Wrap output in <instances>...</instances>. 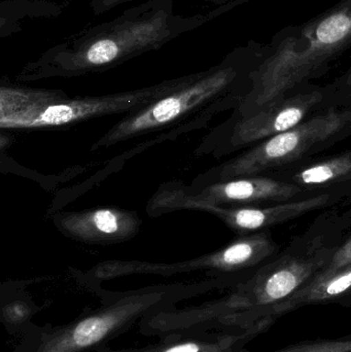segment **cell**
I'll return each instance as SVG.
<instances>
[{"label": "cell", "instance_id": "obj_1", "mask_svg": "<svg viewBox=\"0 0 351 352\" xmlns=\"http://www.w3.org/2000/svg\"><path fill=\"white\" fill-rule=\"evenodd\" d=\"M226 12L220 6L206 14H177L173 0H146L109 22L80 31L45 51L30 69L37 74H76L117 65L156 51Z\"/></svg>", "mask_w": 351, "mask_h": 352}, {"label": "cell", "instance_id": "obj_2", "mask_svg": "<svg viewBox=\"0 0 351 352\" xmlns=\"http://www.w3.org/2000/svg\"><path fill=\"white\" fill-rule=\"evenodd\" d=\"M351 47V0L280 32L267 47L260 80L271 89L302 80Z\"/></svg>", "mask_w": 351, "mask_h": 352}, {"label": "cell", "instance_id": "obj_3", "mask_svg": "<svg viewBox=\"0 0 351 352\" xmlns=\"http://www.w3.org/2000/svg\"><path fill=\"white\" fill-rule=\"evenodd\" d=\"M234 76L232 67H223L206 74H198L196 80L193 76L177 92L155 103L121 129L124 134H129L168 123L220 92Z\"/></svg>", "mask_w": 351, "mask_h": 352}, {"label": "cell", "instance_id": "obj_4", "mask_svg": "<svg viewBox=\"0 0 351 352\" xmlns=\"http://www.w3.org/2000/svg\"><path fill=\"white\" fill-rule=\"evenodd\" d=\"M337 125L334 120H319L311 122L302 128H294L290 131L273 136L249 157V167L259 170L266 165L290 160L309 148L310 144L325 138L327 134L335 130Z\"/></svg>", "mask_w": 351, "mask_h": 352}, {"label": "cell", "instance_id": "obj_5", "mask_svg": "<svg viewBox=\"0 0 351 352\" xmlns=\"http://www.w3.org/2000/svg\"><path fill=\"white\" fill-rule=\"evenodd\" d=\"M310 273L311 266L305 263H292L280 267L258 283L256 303L271 304L286 299L301 287Z\"/></svg>", "mask_w": 351, "mask_h": 352}, {"label": "cell", "instance_id": "obj_6", "mask_svg": "<svg viewBox=\"0 0 351 352\" xmlns=\"http://www.w3.org/2000/svg\"><path fill=\"white\" fill-rule=\"evenodd\" d=\"M294 192V188L270 179H241L229 182L220 192L232 201H259L265 199L284 198Z\"/></svg>", "mask_w": 351, "mask_h": 352}, {"label": "cell", "instance_id": "obj_7", "mask_svg": "<svg viewBox=\"0 0 351 352\" xmlns=\"http://www.w3.org/2000/svg\"><path fill=\"white\" fill-rule=\"evenodd\" d=\"M351 291V264L336 270H328L326 275L313 281L310 285L298 292L295 303L305 301H321L346 295Z\"/></svg>", "mask_w": 351, "mask_h": 352}, {"label": "cell", "instance_id": "obj_8", "mask_svg": "<svg viewBox=\"0 0 351 352\" xmlns=\"http://www.w3.org/2000/svg\"><path fill=\"white\" fill-rule=\"evenodd\" d=\"M305 109L301 104H288L284 109L272 111L269 115L256 118L253 128L256 138L266 135H278L296 128L304 117Z\"/></svg>", "mask_w": 351, "mask_h": 352}, {"label": "cell", "instance_id": "obj_9", "mask_svg": "<svg viewBox=\"0 0 351 352\" xmlns=\"http://www.w3.org/2000/svg\"><path fill=\"white\" fill-rule=\"evenodd\" d=\"M302 205H291V206L272 208L270 210H261V209H241L233 214L234 223L239 228L247 230H256L263 227L266 223L276 221L278 217H284V212H293L300 209Z\"/></svg>", "mask_w": 351, "mask_h": 352}, {"label": "cell", "instance_id": "obj_10", "mask_svg": "<svg viewBox=\"0 0 351 352\" xmlns=\"http://www.w3.org/2000/svg\"><path fill=\"white\" fill-rule=\"evenodd\" d=\"M113 318H93L80 322L72 335V342L78 347L89 346L98 342L113 326Z\"/></svg>", "mask_w": 351, "mask_h": 352}, {"label": "cell", "instance_id": "obj_11", "mask_svg": "<svg viewBox=\"0 0 351 352\" xmlns=\"http://www.w3.org/2000/svg\"><path fill=\"white\" fill-rule=\"evenodd\" d=\"M351 169V160L331 161L310 167L299 175V180L305 184H321L330 182L334 178L346 175Z\"/></svg>", "mask_w": 351, "mask_h": 352}, {"label": "cell", "instance_id": "obj_12", "mask_svg": "<svg viewBox=\"0 0 351 352\" xmlns=\"http://www.w3.org/2000/svg\"><path fill=\"white\" fill-rule=\"evenodd\" d=\"M261 242L260 240L237 242L223 252L218 263L224 266L234 267L247 264L253 258H259L260 252L263 248Z\"/></svg>", "mask_w": 351, "mask_h": 352}, {"label": "cell", "instance_id": "obj_13", "mask_svg": "<svg viewBox=\"0 0 351 352\" xmlns=\"http://www.w3.org/2000/svg\"><path fill=\"white\" fill-rule=\"evenodd\" d=\"M95 227L105 234L115 233L119 229V221L117 215L113 211L102 209L96 211L93 215Z\"/></svg>", "mask_w": 351, "mask_h": 352}, {"label": "cell", "instance_id": "obj_14", "mask_svg": "<svg viewBox=\"0 0 351 352\" xmlns=\"http://www.w3.org/2000/svg\"><path fill=\"white\" fill-rule=\"evenodd\" d=\"M130 1L132 0H91V12L96 16H100V14H105V12Z\"/></svg>", "mask_w": 351, "mask_h": 352}, {"label": "cell", "instance_id": "obj_15", "mask_svg": "<svg viewBox=\"0 0 351 352\" xmlns=\"http://www.w3.org/2000/svg\"><path fill=\"white\" fill-rule=\"evenodd\" d=\"M351 264V240L335 256L328 270H336Z\"/></svg>", "mask_w": 351, "mask_h": 352}, {"label": "cell", "instance_id": "obj_16", "mask_svg": "<svg viewBox=\"0 0 351 352\" xmlns=\"http://www.w3.org/2000/svg\"><path fill=\"white\" fill-rule=\"evenodd\" d=\"M200 349L198 345L189 343V344L179 345V346L172 347L166 352H199Z\"/></svg>", "mask_w": 351, "mask_h": 352}, {"label": "cell", "instance_id": "obj_17", "mask_svg": "<svg viewBox=\"0 0 351 352\" xmlns=\"http://www.w3.org/2000/svg\"><path fill=\"white\" fill-rule=\"evenodd\" d=\"M206 1L214 2L216 4H222V6H235L239 0H206Z\"/></svg>", "mask_w": 351, "mask_h": 352}, {"label": "cell", "instance_id": "obj_18", "mask_svg": "<svg viewBox=\"0 0 351 352\" xmlns=\"http://www.w3.org/2000/svg\"><path fill=\"white\" fill-rule=\"evenodd\" d=\"M31 1H34V0H31Z\"/></svg>", "mask_w": 351, "mask_h": 352}]
</instances>
